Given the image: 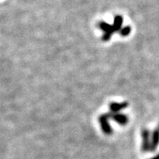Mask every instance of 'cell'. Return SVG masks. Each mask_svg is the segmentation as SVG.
Masks as SVG:
<instances>
[{"mask_svg":"<svg viewBox=\"0 0 159 159\" xmlns=\"http://www.w3.org/2000/svg\"><path fill=\"white\" fill-rule=\"evenodd\" d=\"M98 25L99 29L104 32V34L102 37V40L103 42H108L111 39L112 34L116 32L113 25H109V24L105 22V21H101Z\"/></svg>","mask_w":159,"mask_h":159,"instance_id":"1","label":"cell"},{"mask_svg":"<svg viewBox=\"0 0 159 159\" xmlns=\"http://www.w3.org/2000/svg\"><path fill=\"white\" fill-rule=\"evenodd\" d=\"M109 116L107 114H104L99 116L98 122L100 124L101 128L102 130V132H104L106 135H111L113 133V129L111 128V124L109 123Z\"/></svg>","mask_w":159,"mask_h":159,"instance_id":"2","label":"cell"},{"mask_svg":"<svg viewBox=\"0 0 159 159\" xmlns=\"http://www.w3.org/2000/svg\"><path fill=\"white\" fill-rule=\"evenodd\" d=\"M142 136V145L141 149L144 152L150 151L151 149V139H150V132L148 129H144L141 133Z\"/></svg>","mask_w":159,"mask_h":159,"instance_id":"3","label":"cell"},{"mask_svg":"<svg viewBox=\"0 0 159 159\" xmlns=\"http://www.w3.org/2000/svg\"><path fill=\"white\" fill-rule=\"evenodd\" d=\"M110 119H113L118 124L122 126H124L128 123V115H124L122 113H112L107 114Z\"/></svg>","mask_w":159,"mask_h":159,"instance_id":"4","label":"cell"},{"mask_svg":"<svg viewBox=\"0 0 159 159\" xmlns=\"http://www.w3.org/2000/svg\"><path fill=\"white\" fill-rule=\"evenodd\" d=\"M129 106L128 102H111L110 104V110L112 113H119V111L125 109Z\"/></svg>","mask_w":159,"mask_h":159,"instance_id":"5","label":"cell"},{"mask_svg":"<svg viewBox=\"0 0 159 159\" xmlns=\"http://www.w3.org/2000/svg\"><path fill=\"white\" fill-rule=\"evenodd\" d=\"M159 145V128H156L152 133L151 137V149L150 151H155Z\"/></svg>","mask_w":159,"mask_h":159,"instance_id":"6","label":"cell"},{"mask_svg":"<svg viewBox=\"0 0 159 159\" xmlns=\"http://www.w3.org/2000/svg\"><path fill=\"white\" fill-rule=\"evenodd\" d=\"M123 16H115V19H114L113 26L116 32H119L122 29V25H123Z\"/></svg>","mask_w":159,"mask_h":159,"instance_id":"7","label":"cell"},{"mask_svg":"<svg viewBox=\"0 0 159 159\" xmlns=\"http://www.w3.org/2000/svg\"><path fill=\"white\" fill-rule=\"evenodd\" d=\"M131 31H132V29L130 26H125V27L122 28L119 33L122 37H127V36L129 35Z\"/></svg>","mask_w":159,"mask_h":159,"instance_id":"8","label":"cell"},{"mask_svg":"<svg viewBox=\"0 0 159 159\" xmlns=\"http://www.w3.org/2000/svg\"><path fill=\"white\" fill-rule=\"evenodd\" d=\"M150 159H159V153H158V154L156 155V156H154L153 157H152V158H150Z\"/></svg>","mask_w":159,"mask_h":159,"instance_id":"9","label":"cell"}]
</instances>
